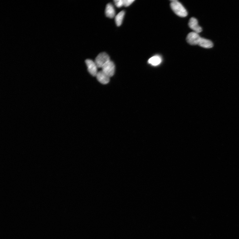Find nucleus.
Segmentation results:
<instances>
[{"label": "nucleus", "mask_w": 239, "mask_h": 239, "mask_svg": "<svg viewBox=\"0 0 239 239\" xmlns=\"http://www.w3.org/2000/svg\"><path fill=\"white\" fill-rule=\"evenodd\" d=\"M170 6L172 9L179 17H184L187 15L188 13L183 5L176 0L171 1Z\"/></svg>", "instance_id": "1"}, {"label": "nucleus", "mask_w": 239, "mask_h": 239, "mask_svg": "<svg viewBox=\"0 0 239 239\" xmlns=\"http://www.w3.org/2000/svg\"><path fill=\"white\" fill-rule=\"evenodd\" d=\"M110 60L109 55L106 53H101L95 58V62L98 68H102L105 64Z\"/></svg>", "instance_id": "2"}, {"label": "nucleus", "mask_w": 239, "mask_h": 239, "mask_svg": "<svg viewBox=\"0 0 239 239\" xmlns=\"http://www.w3.org/2000/svg\"><path fill=\"white\" fill-rule=\"evenodd\" d=\"M102 71L110 77L114 76L115 71V66L113 62L110 61L102 67Z\"/></svg>", "instance_id": "3"}, {"label": "nucleus", "mask_w": 239, "mask_h": 239, "mask_svg": "<svg viewBox=\"0 0 239 239\" xmlns=\"http://www.w3.org/2000/svg\"><path fill=\"white\" fill-rule=\"evenodd\" d=\"M201 37L197 33L192 32L188 35L186 38L187 42L192 45H198Z\"/></svg>", "instance_id": "4"}, {"label": "nucleus", "mask_w": 239, "mask_h": 239, "mask_svg": "<svg viewBox=\"0 0 239 239\" xmlns=\"http://www.w3.org/2000/svg\"><path fill=\"white\" fill-rule=\"evenodd\" d=\"M88 71L90 73L93 77H96L98 73L97 68L95 61L90 59H87L85 61Z\"/></svg>", "instance_id": "5"}, {"label": "nucleus", "mask_w": 239, "mask_h": 239, "mask_svg": "<svg viewBox=\"0 0 239 239\" xmlns=\"http://www.w3.org/2000/svg\"><path fill=\"white\" fill-rule=\"evenodd\" d=\"M188 25L189 27L196 33L199 34L202 31V28L198 25V21L195 18L190 19Z\"/></svg>", "instance_id": "6"}, {"label": "nucleus", "mask_w": 239, "mask_h": 239, "mask_svg": "<svg viewBox=\"0 0 239 239\" xmlns=\"http://www.w3.org/2000/svg\"><path fill=\"white\" fill-rule=\"evenodd\" d=\"M96 77L98 81L102 84H106L109 82L110 77L102 71L98 72Z\"/></svg>", "instance_id": "7"}, {"label": "nucleus", "mask_w": 239, "mask_h": 239, "mask_svg": "<svg viewBox=\"0 0 239 239\" xmlns=\"http://www.w3.org/2000/svg\"><path fill=\"white\" fill-rule=\"evenodd\" d=\"M201 47L209 49L213 47L214 44L211 40L201 38L198 45Z\"/></svg>", "instance_id": "8"}, {"label": "nucleus", "mask_w": 239, "mask_h": 239, "mask_svg": "<svg viewBox=\"0 0 239 239\" xmlns=\"http://www.w3.org/2000/svg\"><path fill=\"white\" fill-rule=\"evenodd\" d=\"M105 14L107 17L112 18L115 17V11L113 5L111 4H108L106 5L105 9Z\"/></svg>", "instance_id": "9"}, {"label": "nucleus", "mask_w": 239, "mask_h": 239, "mask_svg": "<svg viewBox=\"0 0 239 239\" xmlns=\"http://www.w3.org/2000/svg\"><path fill=\"white\" fill-rule=\"evenodd\" d=\"M162 58L159 56H155L150 58L148 61V63L153 66H157L162 63Z\"/></svg>", "instance_id": "10"}, {"label": "nucleus", "mask_w": 239, "mask_h": 239, "mask_svg": "<svg viewBox=\"0 0 239 239\" xmlns=\"http://www.w3.org/2000/svg\"><path fill=\"white\" fill-rule=\"evenodd\" d=\"M124 15L125 12L122 11L119 12L115 17V22L118 26H120L122 25Z\"/></svg>", "instance_id": "11"}, {"label": "nucleus", "mask_w": 239, "mask_h": 239, "mask_svg": "<svg viewBox=\"0 0 239 239\" xmlns=\"http://www.w3.org/2000/svg\"><path fill=\"white\" fill-rule=\"evenodd\" d=\"M114 2L118 7L120 8L123 6V0H115Z\"/></svg>", "instance_id": "12"}, {"label": "nucleus", "mask_w": 239, "mask_h": 239, "mask_svg": "<svg viewBox=\"0 0 239 239\" xmlns=\"http://www.w3.org/2000/svg\"><path fill=\"white\" fill-rule=\"evenodd\" d=\"M134 1V0H123V6L125 7L130 6Z\"/></svg>", "instance_id": "13"}]
</instances>
